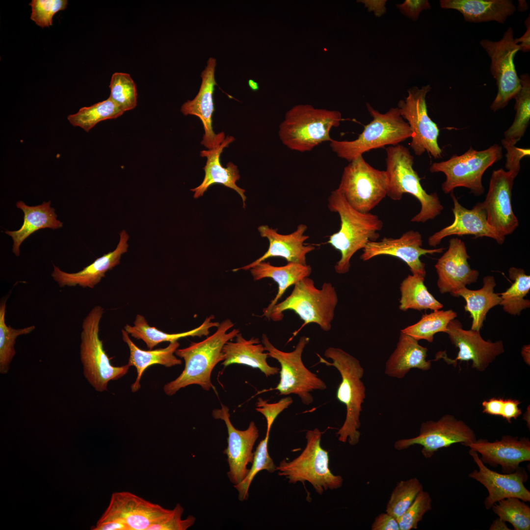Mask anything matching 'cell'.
Listing matches in <instances>:
<instances>
[{
  "instance_id": "cell-1",
  "label": "cell",
  "mask_w": 530,
  "mask_h": 530,
  "mask_svg": "<svg viewBox=\"0 0 530 530\" xmlns=\"http://www.w3.org/2000/svg\"><path fill=\"white\" fill-rule=\"evenodd\" d=\"M327 206L340 218L339 230L329 236L327 243L340 252L341 258L334 268L336 272L344 274L349 271L352 256L369 242L377 240L383 222L375 214L353 209L337 189L329 195Z\"/></svg>"
},
{
  "instance_id": "cell-2",
  "label": "cell",
  "mask_w": 530,
  "mask_h": 530,
  "mask_svg": "<svg viewBox=\"0 0 530 530\" xmlns=\"http://www.w3.org/2000/svg\"><path fill=\"white\" fill-rule=\"evenodd\" d=\"M234 325L230 319H226L219 323L213 334L204 340L192 342L187 347L176 350L175 354L185 361V368L177 378L164 385L166 395L172 396L181 389L193 384L199 385L206 391L214 388L211 374L215 366L224 360L223 346L239 333L238 329L228 332Z\"/></svg>"
},
{
  "instance_id": "cell-3",
  "label": "cell",
  "mask_w": 530,
  "mask_h": 530,
  "mask_svg": "<svg viewBox=\"0 0 530 530\" xmlns=\"http://www.w3.org/2000/svg\"><path fill=\"white\" fill-rule=\"evenodd\" d=\"M319 363L335 367L340 372L341 381L336 392V398L346 408V416L342 427L336 433L338 440L351 446L357 444L361 433L360 416L362 404L366 398V388L362 380L364 369L355 357L340 348L329 347L324 355L331 359L330 362L317 354Z\"/></svg>"
},
{
  "instance_id": "cell-4",
  "label": "cell",
  "mask_w": 530,
  "mask_h": 530,
  "mask_svg": "<svg viewBox=\"0 0 530 530\" xmlns=\"http://www.w3.org/2000/svg\"><path fill=\"white\" fill-rule=\"evenodd\" d=\"M338 302L335 288L331 283L324 282L318 289L314 281L307 277L295 284L290 295L273 307L268 318L280 321L287 310L294 312L299 317L303 323L293 333L290 341L309 323H316L324 331L330 330Z\"/></svg>"
},
{
  "instance_id": "cell-5",
  "label": "cell",
  "mask_w": 530,
  "mask_h": 530,
  "mask_svg": "<svg viewBox=\"0 0 530 530\" xmlns=\"http://www.w3.org/2000/svg\"><path fill=\"white\" fill-rule=\"evenodd\" d=\"M343 120L340 112L298 105L288 110L279 125L282 143L292 151L309 152L332 139L331 130Z\"/></svg>"
},
{
  "instance_id": "cell-6",
  "label": "cell",
  "mask_w": 530,
  "mask_h": 530,
  "mask_svg": "<svg viewBox=\"0 0 530 530\" xmlns=\"http://www.w3.org/2000/svg\"><path fill=\"white\" fill-rule=\"evenodd\" d=\"M386 152V170L389 179L387 196L399 201L404 193L415 197L421 204L420 212L411 219L413 222L425 223L434 219L444 209L436 192L427 193L423 188L421 178L413 168L414 157L409 149L401 144L390 146Z\"/></svg>"
},
{
  "instance_id": "cell-7",
  "label": "cell",
  "mask_w": 530,
  "mask_h": 530,
  "mask_svg": "<svg viewBox=\"0 0 530 530\" xmlns=\"http://www.w3.org/2000/svg\"><path fill=\"white\" fill-rule=\"evenodd\" d=\"M366 106L372 119L365 126L357 138L353 140L332 139L329 142L333 152L349 162L370 150L399 144L413 135L397 107L381 113L370 104L367 103Z\"/></svg>"
},
{
  "instance_id": "cell-8",
  "label": "cell",
  "mask_w": 530,
  "mask_h": 530,
  "mask_svg": "<svg viewBox=\"0 0 530 530\" xmlns=\"http://www.w3.org/2000/svg\"><path fill=\"white\" fill-rule=\"evenodd\" d=\"M321 436L318 428L307 431L306 445L300 454L289 462L283 460L276 467L278 475L285 477L289 483L307 481L320 495L328 489L341 487L343 482L342 476L334 475L329 468L328 452L320 445Z\"/></svg>"
},
{
  "instance_id": "cell-9",
  "label": "cell",
  "mask_w": 530,
  "mask_h": 530,
  "mask_svg": "<svg viewBox=\"0 0 530 530\" xmlns=\"http://www.w3.org/2000/svg\"><path fill=\"white\" fill-rule=\"evenodd\" d=\"M104 313L100 306L94 307L83 320L80 334V354L83 375L98 392L107 390L108 382L124 376L129 371L128 364H111L99 337L100 324Z\"/></svg>"
},
{
  "instance_id": "cell-10",
  "label": "cell",
  "mask_w": 530,
  "mask_h": 530,
  "mask_svg": "<svg viewBox=\"0 0 530 530\" xmlns=\"http://www.w3.org/2000/svg\"><path fill=\"white\" fill-rule=\"evenodd\" d=\"M502 157V147L497 144L481 151L471 147L462 155H453L447 160L433 163L429 170L431 173L442 172L445 175L446 180L442 185L445 193L464 187L480 195L484 190L482 184L483 173Z\"/></svg>"
},
{
  "instance_id": "cell-11",
  "label": "cell",
  "mask_w": 530,
  "mask_h": 530,
  "mask_svg": "<svg viewBox=\"0 0 530 530\" xmlns=\"http://www.w3.org/2000/svg\"><path fill=\"white\" fill-rule=\"evenodd\" d=\"M309 340L308 337L302 336L293 351L285 352L275 347L265 334L262 335V339L268 357L276 359L281 367L279 382L273 390L278 391L280 395H296L306 405L314 401L311 392L327 388L326 383L309 370L302 361V353Z\"/></svg>"
},
{
  "instance_id": "cell-12",
  "label": "cell",
  "mask_w": 530,
  "mask_h": 530,
  "mask_svg": "<svg viewBox=\"0 0 530 530\" xmlns=\"http://www.w3.org/2000/svg\"><path fill=\"white\" fill-rule=\"evenodd\" d=\"M388 186L386 171L373 167L360 156L344 168L337 189L353 209L368 213L387 196Z\"/></svg>"
},
{
  "instance_id": "cell-13",
  "label": "cell",
  "mask_w": 530,
  "mask_h": 530,
  "mask_svg": "<svg viewBox=\"0 0 530 530\" xmlns=\"http://www.w3.org/2000/svg\"><path fill=\"white\" fill-rule=\"evenodd\" d=\"M169 509L129 492H117L93 530H147Z\"/></svg>"
},
{
  "instance_id": "cell-14",
  "label": "cell",
  "mask_w": 530,
  "mask_h": 530,
  "mask_svg": "<svg viewBox=\"0 0 530 530\" xmlns=\"http://www.w3.org/2000/svg\"><path fill=\"white\" fill-rule=\"evenodd\" d=\"M479 43L491 59L490 72L496 81L497 94L490 106L495 112L506 106L521 88L514 63V56L520 48L514 41L511 27L507 28L501 40L483 39Z\"/></svg>"
},
{
  "instance_id": "cell-15",
  "label": "cell",
  "mask_w": 530,
  "mask_h": 530,
  "mask_svg": "<svg viewBox=\"0 0 530 530\" xmlns=\"http://www.w3.org/2000/svg\"><path fill=\"white\" fill-rule=\"evenodd\" d=\"M431 89L429 84L421 88L414 86L408 89L407 97L398 102L397 107L412 131L410 146L415 154L420 156L426 152L438 159L443 153L438 143L440 130L428 115L425 100Z\"/></svg>"
},
{
  "instance_id": "cell-16",
  "label": "cell",
  "mask_w": 530,
  "mask_h": 530,
  "mask_svg": "<svg viewBox=\"0 0 530 530\" xmlns=\"http://www.w3.org/2000/svg\"><path fill=\"white\" fill-rule=\"evenodd\" d=\"M476 440L474 431L464 421L446 414L437 421L423 423L417 436L398 440L394 446L397 450H401L420 445L422 454L428 458L441 449L458 443L466 446Z\"/></svg>"
},
{
  "instance_id": "cell-17",
  "label": "cell",
  "mask_w": 530,
  "mask_h": 530,
  "mask_svg": "<svg viewBox=\"0 0 530 530\" xmlns=\"http://www.w3.org/2000/svg\"><path fill=\"white\" fill-rule=\"evenodd\" d=\"M519 172L503 168L493 170L486 198L481 202L488 223L504 237L511 234L519 226L511 203L514 180Z\"/></svg>"
},
{
  "instance_id": "cell-18",
  "label": "cell",
  "mask_w": 530,
  "mask_h": 530,
  "mask_svg": "<svg viewBox=\"0 0 530 530\" xmlns=\"http://www.w3.org/2000/svg\"><path fill=\"white\" fill-rule=\"evenodd\" d=\"M423 239L417 231L408 230L398 238L384 237L380 240L369 242L363 249L360 259L369 261L381 255L397 257L408 266L413 274L426 275L425 264L420 257L426 254L443 252L444 247L425 249L422 247Z\"/></svg>"
},
{
  "instance_id": "cell-19",
  "label": "cell",
  "mask_w": 530,
  "mask_h": 530,
  "mask_svg": "<svg viewBox=\"0 0 530 530\" xmlns=\"http://www.w3.org/2000/svg\"><path fill=\"white\" fill-rule=\"evenodd\" d=\"M446 333L451 344L459 349L457 357L453 360L437 354V357L443 358L449 364L453 365L456 361L471 360L472 368L483 371L504 351L502 341H485L480 331L464 329L461 322L455 318L449 323Z\"/></svg>"
},
{
  "instance_id": "cell-20",
  "label": "cell",
  "mask_w": 530,
  "mask_h": 530,
  "mask_svg": "<svg viewBox=\"0 0 530 530\" xmlns=\"http://www.w3.org/2000/svg\"><path fill=\"white\" fill-rule=\"evenodd\" d=\"M212 414L215 419L224 421L227 427L228 445L223 453L227 456L229 467L228 477L233 484L237 485L249 471L247 466L253 461V449L259 435V430L253 421L245 430L236 428L230 421L228 408L222 404L221 408L213 410Z\"/></svg>"
},
{
  "instance_id": "cell-21",
  "label": "cell",
  "mask_w": 530,
  "mask_h": 530,
  "mask_svg": "<svg viewBox=\"0 0 530 530\" xmlns=\"http://www.w3.org/2000/svg\"><path fill=\"white\" fill-rule=\"evenodd\" d=\"M469 453L478 470H474L468 474V477L478 481L487 489L488 495L484 501L486 509H491L494 504L507 498L515 497L525 502H530V492L524 485L528 479L525 468L519 467L511 473H499L485 465L477 452L470 450Z\"/></svg>"
},
{
  "instance_id": "cell-22",
  "label": "cell",
  "mask_w": 530,
  "mask_h": 530,
  "mask_svg": "<svg viewBox=\"0 0 530 530\" xmlns=\"http://www.w3.org/2000/svg\"><path fill=\"white\" fill-rule=\"evenodd\" d=\"M469 258L464 241L457 238L450 239L448 250L435 265L441 293L449 292L452 295L459 289L477 281L479 273L471 268Z\"/></svg>"
},
{
  "instance_id": "cell-23",
  "label": "cell",
  "mask_w": 530,
  "mask_h": 530,
  "mask_svg": "<svg viewBox=\"0 0 530 530\" xmlns=\"http://www.w3.org/2000/svg\"><path fill=\"white\" fill-rule=\"evenodd\" d=\"M450 196L453 203L454 221L428 238L429 246L436 247L444 238L453 235H472L475 238L487 237L494 239L500 244L504 242L505 237L501 236L488 223L481 203H477L472 209H468L459 203L453 191L450 192Z\"/></svg>"
},
{
  "instance_id": "cell-24",
  "label": "cell",
  "mask_w": 530,
  "mask_h": 530,
  "mask_svg": "<svg viewBox=\"0 0 530 530\" xmlns=\"http://www.w3.org/2000/svg\"><path fill=\"white\" fill-rule=\"evenodd\" d=\"M466 447L480 453L484 464L501 466L504 473H512L521 463L530 461V441L528 437L506 435L494 442L479 439Z\"/></svg>"
},
{
  "instance_id": "cell-25",
  "label": "cell",
  "mask_w": 530,
  "mask_h": 530,
  "mask_svg": "<svg viewBox=\"0 0 530 530\" xmlns=\"http://www.w3.org/2000/svg\"><path fill=\"white\" fill-rule=\"evenodd\" d=\"M216 63V59L209 58L206 67L201 73L202 83L198 94L193 100L187 101L181 107V111L184 115H195L201 120L204 130L201 144L209 150L217 147L225 138L224 132L216 134L212 127V117L214 111L213 94L214 86L217 85L214 78Z\"/></svg>"
},
{
  "instance_id": "cell-26",
  "label": "cell",
  "mask_w": 530,
  "mask_h": 530,
  "mask_svg": "<svg viewBox=\"0 0 530 530\" xmlns=\"http://www.w3.org/2000/svg\"><path fill=\"white\" fill-rule=\"evenodd\" d=\"M307 226L305 224H299L296 229L292 233L283 235L278 233L277 230L267 225H261L258 230L262 237L266 238L269 241L267 251L261 257L253 262L240 268L233 270L237 271L240 269L249 270L256 265L265 261L266 259L279 257L284 258L288 263H296L307 265L306 255L315 249L313 245H305V241L309 236L305 235Z\"/></svg>"
},
{
  "instance_id": "cell-27",
  "label": "cell",
  "mask_w": 530,
  "mask_h": 530,
  "mask_svg": "<svg viewBox=\"0 0 530 530\" xmlns=\"http://www.w3.org/2000/svg\"><path fill=\"white\" fill-rule=\"evenodd\" d=\"M128 239V234L125 230H123L120 234L119 243L113 251L104 254L77 272L68 273L53 265L51 276L60 288L79 286L93 289L105 276L106 272L119 264L122 254L127 251Z\"/></svg>"
},
{
  "instance_id": "cell-28",
  "label": "cell",
  "mask_w": 530,
  "mask_h": 530,
  "mask_svg": "<svg viewBox=\"0 0 530 530\" xmlns=\"http://www.w3.org/2000/svg\"><path fill=\"white\" fill-rule=\"evenodd\" d=\"M235 140L233 136L228 135L217 147L200 151V156L207 158L206 165L203 167L205 174L202 183L197 187L190 189L194 192V198L203 196L210 186L216 184H221L236 191L240 196L244 208L246 199L244 195L245 190L236 185V182L240 178L237 166L229 162L226 167H224L220 162V155L223 149L228 147Z\"/></svg>"
},
{
  "instance_id": "cell-29",
  "label": "cell",
  "mask_w": 530,
  "mask_h": 530,
  "mask_svg": "<svg viewBox=\"0 0 530 530\" xmlns=\"http://www.w3.org/2000/svg\"><path fill=\"white\" fill-rule=\"evenodd\" d=\"M235 338L234 342L228 341L223 346L224 360L221 365L224 367L233 364L246 365L259 369L266 377L279 372V368L267 363L268 355L258 338L252 337L246 340L240 332Z\"/></svg>"
},
{
  "instance_id": "cell-30",
  "label": "cell",
  "mask_w": 530,
  "mask_h": 530,
  "mask_svg": "<svg viewBox=\"0 0 530 530\" xmlns=\"http://www.w3.org/2000/svg\"><path fill=\"white\" fill-rule=\"evenodd\" d=\"M441 8L458 11L465 21L504 24L516 8L510 0H441Z\"/></svg>"
},
{
  "instance_id": "cell-31",
  "label": "cell",
  "mask_w": 530,
  "mask_h": 530,
  "mask_svg": "<svg viewBox=\"0 0 530 530\" xmlns=\"http://www.w3.org/2000/svg\"><path fill=\"white\" fill-rule=\"evenodd\" d=\"M427 351L418 341L401 332L396 348L386 362L385 374L400 379L413 368L429 370L431 363L426 360Z\"/></svg>"
},
{
  "instance_id": "cell-32",
  "label": "cell",
  "mask_w": 530,
  "mask_h": 530,
  "mask_svg": "<svg viewBox=\"0 0 530 530\" xmlns=\"http://www.w3.org/2000/svg\"><path fill=\"white\" fill-rule=\"evenodd\" d=\"M249 270L254 280L269 278L278 285L276 295L263 311L262 316L267 318L272 309L287 290L303 278L309 277L312 272L310 265L291 262L283 266H276L272 265L269 262L263 261Z\"/></svg>"
},
{
  "instance_id": "cell-33",
  "label": "cell",
  "mask_w": 530,
  "mask_h": 530,
  "mask_svg": "<svg viewBox=\"0 0 530 530\" xmlns=\"http://www.w3.org/2000/svg\"><path fill=\"white\" fill-rule=\"evenodd\" d=\"M16 205L24 212L23 225L18 230L6 231L5 233L12 238V251L16 256L20 255L21 244L32 233L41 229H56L63 226V223L57 218L55 209L51 207V201L35 206H29L19 201Z\"/></svg>"
},
{
  "instance_id": "cell-34",
  "label": "cell",
  "mask_w": 530,
  "mask_h": 530,
  "mask_svg": "<svg viewBox=\"0 0 530 530\" xmlns=\"http://www.w3.org/2000/svg\"><path fill=\"white\" fill-rule=\"evenodd\" d=\"M129 335L124 329L122 330V339L130 349V354L127 364L129 367H134L137 372L136 380L131 385L132 392H136L140 388L141 376L146 369L150 366L159 364L165 367H171L182 364L181 360L174 355L180 346L178 341L170 342L165 348L145 350L136 346Z\"/></svg>"
},
{
  "instance_id": "cell-35",
  "label": "cell",
  "mask_w": 530,
  "mask_h": 530,
  "mask_svg": "<svg viewBox=\"0 0 530 530\" xmlns=\"http://www.w3.org/2000/svg\"><path fill=\"white\" fill-rule=\"evenodd\" d=\"M214 318V316L211 315L207 317L200 326L193 329L182 333L170 334L162 332L155 327H151L144 316L138 314L133 321V325L132 326L127 324L124 326V330L133 338L142 340L147 348L152 349L162 342H172L189 336L201 337L207 336L211 328L217 327L219 324V322L213 321Z\"/></svg>"
},
{
  "instance_id": "cell-36",
  "label": "cell",
  "mask_w": 530,
  "mask_h": 530,
  "mask_svg": "<svg viewBox=\"0 0 530 530\" xmlns=\"http://www.w3.org/2000/svg\"><path fill=\"white\" fill-rule=\"evenodd\" d=\"M496 283L494 276H486L483 278L482 287L472 290L466 287L461 288L452 295L462 297L466 301L465 311L470 314L472 319L471 329L480 331L486 316L492 308L500 305L501 298L494 292Z\"/></svg>"
},
{
  "instance_id": "cell-37",
  "label": "cell",
  "mask_w": 530,
  "mask_h": 530,
  "mask_svg": "<svg viewBox=\"0 0 530 530\" xmlns=\"http://www.w3.org/2000/svg\"><path fill=\"white\" fill-rule=\"evenodd\" d=\"M424 281V277L413 274L408 275L402 280L399 288V309L401 311H436L443 307V305L429 292Z\"/></svg>"
},
{
  "instance_id": "cell-38",
  "label": "cell",
  "mask_w": 530,
  "mask_h": 530,
  "mask_svg": "<svg viewBox=\"0 0 530 530\" xmlns=\"http://www.w3.org/2000/svg\"><path fill=\"white\" fill-rule=\"evenodd\" d=\"M521 88L514 96L515 117L511 126L504 132L502 144L515 145L524 136L530 122V77L527 73L520 77Z\"/></svg>"
},
{
  "instance_id": "cell-39",
  "label": "cell",
  "mask_w": 530,
  "mask_h": 530,
  "mask_svg": "<svg viewBox=\"0 0 530 530\" xmlns=\"http://www.w3.org/2000/svg\"><path fill=\"white\" fill-rule=\"evenodd\" d=\"M509 278L513 281L505 292L499 293L504 312L511 315H519L530 307V301L525 297L530 290V276L521 268L512 266L508 270Z\"/></svg>"
},
{
  "instance_id": "cell-40",
  "label": "cell",
  "mask_w": 530,
  "mask_h": 530,
  "mask_svg": "<svg viewBox=\"0 0 530 530\" xmlns=\"http://www.w3.org/2000/svg\"><path fill=\"white\" fill-rule=\"evenodd\" d=\"M456 317L457 313L451 309L433 311L423 315L417 322L402 329L401 332L417 341L425 340L432 343L435 334L446 333L450 321Z\"/></svg>"
},
{
  "instance_id": "cell-41",
  "label": "cell",
  "mask_w": 530,
  "mask_h": 530,
  "mask_svg": "<svg viewBox=\"0 0 530 530\" xmlns=\"http://www.w3.org/2000/svg\"><path fill=\"white\" fill-rule=\"evenodd\" d=\"M124 112L108 98L90 106L82 107L76 113L69 115L67 118L73 126L80 127L88 132L99 122L117 118Z\"/></svg>"
},
{
  "instance_id": "cell-42",
  "label": "cell",
  "mask_w": 530,
  "mask_h": 530,
  "mask_svg": "<svg viewBox=\"0 0 530 530\" xmlns=\"http://www.w3.org/2000/svg\"><path fill=\"white\" fill-rule=\"evenodd\" d=\"M6 300L0 304V373L6 374L10 364L16 354L14 345L16 338L21 335L28 334L35 326H29L21 329H15L5 323Z\"/></svg>"
},
{
  "instance_id": "cell-43",
  "label": "cell",
  "mask_w": 530,
  "mask_h": 530,
  "mask_svg": "<svg viewBox=\"0 0 530 530\" xmlns=\"http://www.w3.org/2000/svg\"><path fill=\"white\" fill-rule=\"evenodd\" d=\"M423 490V486L417 477L400 480L390 495L386 512L398 520Z\"/></svg>"
},
{
  "instance_id": "cell-44",
  "label": "cell",
  "mask_w": 530,
  "mask_h": 530,
  "mask_svg": "<svg viewBox=\"0 0 530 530\" xmlns=\"http://www.w3.org/2000/svg\"><path fill=\"white\" fill-rule=\"evenodd\" d=\"M492 507L493 512L515 530H530V507L521 499L510 497L498 501Z\"/></svg>"
},
{
  "instance_id": "cell-45",
  "label": "cell",
  "mask_w": 530,
  "mask_h": 530,
  "mask_svg": "<svg viewBox=\"0 0 530 530\" xmlns=\"http://www.w3.org/2000/svg\"><path fill=\"white\" fill-rule=\"evenodd\" d=\"M269 436V434L266 433L265 438L258 444L254 453L252 465L245 477L241 482L234 486L238 492V498L240 501L247 499L249 487L253 478L259 472L266 470L272 473L276 471L277 466L268 453Z\"/></svg>"
},
{
  "instance_id": "cell-46",
  "label": "cell",
  "mask_w": 530,
  "mask_h": 530,
  "mask_svg": "<svg viewBox=\"0 0 530 530\" xmlns=\"http://www.w3.org/2000/svg\"><path fill=\"white\" fill-rule=\"evenodd\" d=\"M109 98L124 112L133 109L137 105L136 85L127 73L116 72L111 77Z\"/></svg>"
},
{
  "instance_id": "cell-47",
  "label": "cell",
  "mask_w": 530,
  "mask_h": 530,
  "mask_svg": "<svg viewBox=\"0 0 530 530\" xmlns=\"http://www.w3.org/2000/svg\"><path fill=\"white\" fill-rule=\"evenodd\" d=\"M431 504L432 499L429 493L423 490L420 492L411 505L398 520L400 530L417 529L419 522L431 509Z\"/></svg>"
},
{
  "instance_id": "cell-48",
  "label": "cell",
  "mask_w": 530,
  "mask_h": 530,
  "mask_svg": "<svg viewBox=\"0 0 530 530\" xmlns=\"http://www.w3.org/2000/svg\"><path fill=\"white\" fill-rule=\"evenodd\" d=\"M66 0H32L30 19L41 27L52 25L53 18L57 12L64 10L67 5Z\"/></svg>"
},
{
  "instance_id": "cell-49",
  "label": "cell",
  "mask_w": 530,
  "mask_h": 530,
  "mask_svg": "<svg viewBox=\"0 0 530 530\" xmlns=\"http://www.w3.org/2000/svg\"><path fill=\"white\" fill-rule=\"evenodd\" d=\"M184 509L179 504L173 509L159 518L147 530H186L191 527L196 521L195 517L188 516L186 519L182 518Z\"/></svg>"
},
{
  "instance_id": "cell-50",
  "label": "cell",
  "mask_w": 530,
  "mask_h": 530,
  "mask_svg": "<svg viewBox=\"0 0 530 530\" xmlns=\"http://www.w3.org/2000/svg\"><path fill=\"white\" fill-rule=\"evenodd\" d=\"M293 402L291 397H287L274 403H268L259 398L256 403V410L261 413L266 421V433L269 434L272 425L277 416Z\"/></svg>"
},
{
  "instance_id": "cell-51",
  "label": "cell",
  "mask_w": 530,
  "mask_h": 530,
  "mask_svg": "<svg viewBox=\"0 0 530 530\" xmlns=\"http://www.w3.org/2000/svg\"><path fill=\"white\" fill-rule=\"evenodd\" d=\"M506 150L505 168L507 170H515L520 171L521 159L530 155V150L529 148H522L516 147L515 145L502 144Z\"/></svg>"
},
{
  "instance_id": "cell-52",
  "label": "cell",
  "mask_w": 530,
  "mask_h": 530,
  "mask_svg": "<svg viewBox=\"0 0 530 530\" xmlns=\"http://www.w3.org/2000/svg\"><path fill=\"white\" fill-rule=\"evenodd\" d=\"M396 6L402 14L413 21L418 20L422 11L431 8L427 0H405L401 4H397Z\"/></svg>"
},
{
  "instance_id": "cell-53",
  "label": "cell",
  "mask_w": 530,
  "mask_h": 530,
  "mask_svg": "<svg viewBox=\"0 0 530 530\" xmlns=\"http://www.w3.org/2000/svg\"><path fill=\"white\" fill-rule=\"evenodd\" d=\"M371 530H400L398 520L386 512L377 515L374 519Z\"/></svg>"
},
{
  "instance_id": "cell-54",
  "label": "cell",
  "mask_w": 530,
  "mask_h": 530,
  "mask_svg": "<svg viewBox=\"0 0 530 530\" xmlns=\"http://www.w3.org/2000/svg\"><path fill=\"white\" fill-rule=\"evenodd\" d=\"M520 402L516 399H504L501 416L510 423L511 419H516L522 414L518 407Z\"/></svg>"
},
{
  "instance_id": "cell-55",
  "label": "cell",
  "mask_w": 530,
  "mask_h": 530,
  "mask_svg": "<svg viewBox=\"0 0 530 530\" xmlns=\"http://www.w3.org/2000/svg\"><path fill=\"white\" fill-rule=\"evenodd\" d=\"M504 399L503 398H492L488 400H484L482 403V412L493 416H501Z\"/></svg>"
},
{
  "instance_id": "cell-56",
  "label": "cell",
  "mask_w": 530,
  "mask_h": 530,
  "mask_svg": "<svg viewBox=\"0 0 530 530\" xmlns=\"http://www.w3.org/2000/svg\"><path fill=\"white\" fill-rule=\"evenodd\" d=\"M386 0H360L357 2L364 4L369 12L373 11L375 16L380 17L386 12Z\"/></svg>"
},
{
  "instance_id": "cell-57",
  "label": "cell",
  "mask_w": 530,
  "mask_h": 530,
  "mask_svg": "<svg viewBox=\"0 0 530 530\" xmlns=\"http://www.w3.org/2000/svg\"><path fill=\"white\" fill-rule=\"evenodd\" d=\"M527 27L525 33L520 38L514 39L515 42L518 44L520 51L528 52L530 50V15L525 21Z\"/></svg>"
},
{
  "instance_id": "cell-58",
  "label": "cell",
  "mask_w": 530,
  "mask_h": 530,
  "mask_svg": "<svg viewBox=\"0 0 530 530\" xmlns=\"http://www.w3.org/2000/svg\"><path fill=\"white\" fill-rule=\"evenodd\" d=\"M489 530H509L506 522L498 518L495 519L490 526Z\"/></svg>"
},
{
  "instance_id": "cell-59",
  "label": "cell",
  "mask_w": 530,
  "mask_h": 530,
  "mask_svg": "<svg viewBox=\"0 0 530 530\" xmlns=\"http://www.w3.org/2000/svg\"><path fill=\"white\" fill-rule=\"evenodd\" d=\"M522 355L525 361L530 364V345H524L522 350Z\"/></svg>"
},
{
  "instance_id": "cell-60",
  "label": "cell",
  "mask_w": 530,
  "mask_h": 530,
  "mask_svg": "<svg viewBox=\"0 0 530 530\" xmlns=\"http://www.w3.org/2000/svg\"><path fill=\"white\" fill-rule=\"evenodd\" d=\"M248 84L251 89L253 91H257L259 88L258 83L252 80H249Z\"/></svg>"
}]
</instances>
